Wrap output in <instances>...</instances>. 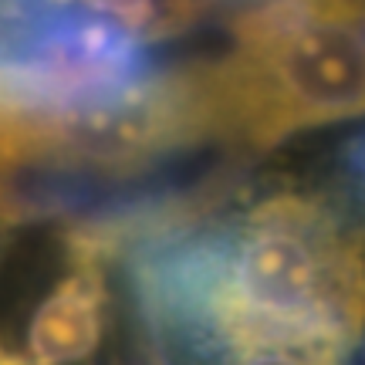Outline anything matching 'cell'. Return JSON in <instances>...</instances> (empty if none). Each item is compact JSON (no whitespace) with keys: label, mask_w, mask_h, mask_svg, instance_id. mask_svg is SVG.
Returning a JSON list of instances; mask_svg holds the SVG:
<instances>
[{"label":"cell","mask_w":365,"mask_h":365,"mask_svg":"<svg viewBox=\"0 0 365 365\" xmlns=\"http://www.w3.org/2000/svg\"><path fill=\"white\" fill-rule=\"evenodd\" d=\"M345 170L355 180V186L362 190V200H365V132H359L352 143L345 145Z\"/></svg>","instance_id":"5b68a950"},{"label":"cell","mask_w":365,"mask_h":365,"mask_svg":"<svg viewBox=\"0 0 365 365\" xmlns=\"http://www.w3.org/2000/svg\"><path fill=\"white\" fill-rule=\"evenodd\" d=\"M145 312L203 359L250 341L349 352L365 331V223L314 190L163 234L139 257Z\"/></svg>","instance_id":"6da1fadb"},{"label":"cell","mask_w":365,"mask_h":365,"mask_svg":"<svg viewBox=\"0 0 365 365\" xmlns=\"http://www.w3.org/2000/svg\"><path fill=\"white\" fill-rule=\"evenodd\" d=\"M0 210H7V200H4V193H0Z\"/></svg>","instance_id":"8992f818"},{"label":"cell","mask_w":365,"mask_h":365,"mask_svg":"<svg viewBox=\"0 0 365 365\" xmlns=\"http://www.w3.org/2000/svg\"><path fill=\"white\" fill-rule=\"evenodd\" d=\"M4 217H7V210H0V223H4Z\"/></svg>","instance_id":"52a82bcc"},{"label":"cell","mask_w":365,"mask_h":365,"mask_svg":"<svg viewBox=\"0 0 365 365\" xmlns=\"http://www.w3.org/2000/svg\"><path fill=\"white\" fill-rule=\"evenodd\" d=\"M230 34L220 61L190 68L213 139L271 149L365 115V4H261Z\"/></svg>","instance_id":"7a4b0ae2"},{"label":"cell","mask_w":365,"mask_h":365,"mask_svg":"<svg viewBox=\"0 0 365 365\" xmlns=\"http://www.w3.org/2000/svg\"><path fill=\"white\" fill-rule=\"evenodd\" d=\"M112 240L102 230L68 234L65 264L38 294L21 345H7L11 365H95L112 322L108 287Z\"/></svg>","instance_id":"3957f363"},{"label":"cell","mask_w":365,"mask_h":365,"mask_svg":"<svg viewBox=\"0 0 365 365\" xmlns=\"http://www.w3.org/2000/svg\"><path fill=\"white\" fill-rule=\"evenodd\" d=\"M345 352L312 341H250L213 355L210 365H341Z\"/></svg>","instance_id":"277c9868"}]
</instances>
